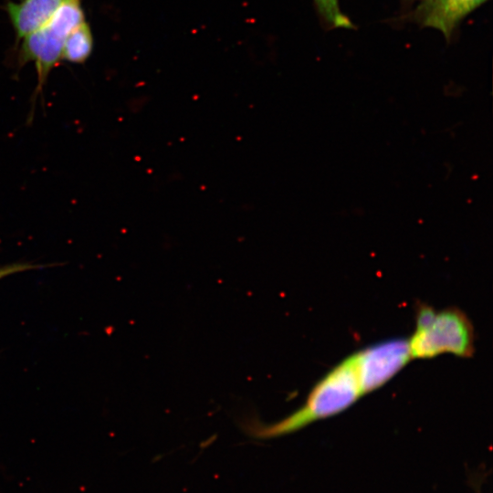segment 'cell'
Wrapping results in <instances>:
<instances>
[{
    "label": "cell",
    "instance_id": "2",
    "mask_svg": "<svg viewBox=\"0 0 493 493\" xmlns=\"http://www.w3.org/2000/svg\"><path fill=\"white\" fill-rule=\"evenodd\" d=\"M408 342L412 359H430L442 353L469 358L475 351V330L460 309L435 310L422 304L417 308L415 330Z\"/></svg>",
    "mask_w": 493,
    "mask_h": 493
},
{
    "label": "cell",
    "instance_id": "1",
    "mask_svg": "<svg viewBox=\"0 0 493 493\" xmlns=\"http://www.w3.org/2000/svg\"><path fill=\"white\" fill-rule=\"evenodd\" d=\"M362 395L353 354L326 373L311 389L305 403L283 419L265 424L246 421L244 430L256 439H270L299 431L315 421L333 416Z\"/></svg>",
    "mask_w": 493,
    "mask_h": 493
},
{
    "label": "cell",
    "instance_id": "5",
    "mask_svg": "<svg viewBox=\"0 0 493 493\" xmlns=\"http://www.w3.org/2000/svg\"><path fill=\"white\" fill-rule=\"evenodd\" d=\"M488 0H421L413 12L420 26L438 30L449 40L461 23Z\"/></svg>",
    "mask_w": 493,
    "mask_h": 493
},
{
    "label": "cell",
    "instance_id": "3",
    "mask_svg": "<svg viewBox=\"0 0 493 493\" xmlns=\"http://www.w3.org/2000/svg\"><path fill=\"white\" fill-rule=\"evenodd\" d=\"M85 21L80 0L62 6L47 23L23 37L18 49L20 66L33 63L37 75L35 97L41 91L51 70L61 60L68 33Z\"/></svg>",
    "mask_w": 493,
    "mask_h": 493
},
{
    "label": "cell",
    "instance_id": "9",
    "mask_svg": "<svg viewBox=\"0 0 493 493\" xmlns=\"http://www.w3.org/2000/svg\"><path fill=\"white\" fill-rule=\"evenodd\" d=\"M56 266V264L52 265H39V264H32L27 262H16L12 264H6L4 266H0V280L5 277L12 276L17 273L29 271V270H37L45 268L47 267H52Z\"/></svg>",
    "mask_w": 493,
    "mask_h": 493
},
{
    "label": "cell",
    "instance_id": "4",
    "mask_svg": "<svg viewBox=\"0 0 493 493\" xmlns=\"http://www.w3.org/2000/svg\"><path fill=\"white\" fill-rule=\"evenodd\" d=\"M353 356L362 394L383 386L412 359L408 340L400 338L373 344Z\"/></svg>",
    "mask_w": 493,
    "mask_h": 493
},
{
    "label": "cell",
    "instance_id": "7",
    "mask_svg": "<svg viewBox=\"0 0 493 493\" xmlns=\"http://www.w3.org/2000/svg\"><path fill=\"white\" fill-rule=\"evenodd\" d=\"M93 50V37L87 21L75 26L68 35L62 49L61 60L82 64Z\"/></svg>",
    "mask_w": 493,
    "mask_h": 493
},
{
    "label": "cell",
    "instance_id": "6",
    "mask_svg": "<svg viewBox=\"0 0 493 493\" xmlns=\"http://www.w3.org/2000/svg\"><path fill=\"white\" fill-rule=\"evenodd\" d=\"M76 0L8 1L5 10L17 40L47 23L62 6Z\"/></svg>",
    "mask_w": 493,
    "mask_h": 493
},
{
    "label": "cell",
    "instance_id": "8",
    "mask_svg": "<svg viewBox=\"0 0 493 493\" xmlns=\"http://www.w3.org/2000/svg\"><path fill=\"white\" fill-rule=\"evenodd\" d=\"M317 12L325 24L331 28L352 29L353 24L341 11L340 0H312Z\"/></svg>",
    "mask_w": 493,
    "mask_h": 493
}]
</instances>
